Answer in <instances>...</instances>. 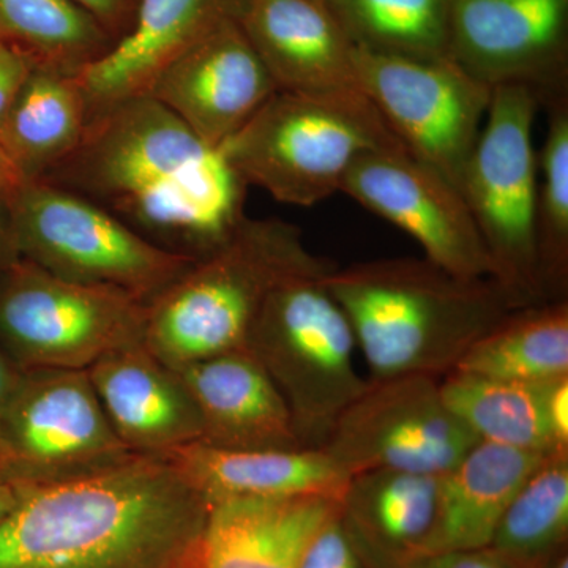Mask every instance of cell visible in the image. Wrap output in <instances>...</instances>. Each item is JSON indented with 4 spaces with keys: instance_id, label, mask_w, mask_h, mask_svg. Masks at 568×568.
Wrapping results in <instances>:
<instances>
[{
    "instance_id": "obj_11",
    "label": "cell",
    "mask_w": 568,
    "mask_h": 568,
    "mask_svg": "<svg viewBox=\"0 0 568 568\" xmlns=\"http://www.w3.org/2000/svg\"><path fill=\"white\" fill-rule=\"evenodd\" d=\"M477 443L448 409L440 379L398 376L368 379L321 450L347 478L381 469L440 476Z\"/></svg>"
},
{
    "instance_id": "obj_19",
    "label": "cell",
    "mask_w": 568,
    "mask_h": 568,
    "mask_svg": "<svg viewBox=\"0 0 568 568\" xmlns=\"http://www.w3.org/2000/svg\"><path fill=\"white\" fill-rule=\"evenodd\" d=\"M201 425V443L237 450H294L293 414L274 381L250 351H234L179 369Z\"/></svg>"
},
{
    "instance_id": "obj_16",
    "label": "cell",
    "mask_w": 568,
    "mask_h": 568,
    "mask_svg": "<svg viewBox=\"0 0 568 568\" xmlns=\"http://www.w3.org/2000/svg\"><path fill=\"white\" fill-rule=\"evenodd\" d=\"M278 92L237 18L227 17L194 41L151 93L212 148L237 133Z\"/></svg>"
},
{
    "instance_id": "obj_35",
    "label": "cell",
    "mask_w": 568,
    "mask_h": 568,
    "mask_svg": "<svg viewBox=\"0 0 568 568\" xmlns=\"http://www.w3.org/2000/svg\"><path fill=\"white\" fill-rule=\"evenodd\" d=\"M74 3L91 13L104 31L118 29L132 10V0H73Z\"/></svg>"
},
{
    "instance_id": "obj_36",
    "label": "cell",
    "mask_w": 568,
    "mask_h": 568,
    "mask_svg": "<svg viewBox=\"0 0 568 568\" xmlns=\"http://www.w3.org/2000/svg\"><path fill=\"white\" fill-rule=\"evenodd\" d=\"M9 194L10 192L0 193V271L20 257L17 245H14Z\"/></svg>"
},
{
    "instance_id": "obj_31",
    "label": "cell",
    "mask_w": 568,
    "mask_h": 568,
    "mask_svg": "<svg viewBox=\"0 0 568 568\" xmlns=\"http://www.w3.org/2000/svg\"><path fill=\"white\" fill-rule=\"evenodd\" d=\"M301 568H372L343 525L339 508L313 538Z\"/></svg>"
},
{
    "instance_id": "obj_37",
    "label": "cell",
    "mask_w": 568,
    "mask_h": 568,
    "mask_svg": "<svg viewBox=\"0 0 568 568\" xmlns=\"http://www.w3.org/2000/svg\"><path fill=\"white\" fill-rule=\"evenodd\" d=\"M21 376L22 369L18 368L9 355L3 353L2 347H0V424H2L7 407H9L11 398H13L18 384H20Z\"/></svg>"
},
{
    "instance_id": "obj_21",
    "label": "cell",
    "mask_w": 568,
    "mask_h": 568,
    "mask_svg": "<svg viewBox=\"0 0 568 568\" xmlns=\"http://www.w3.org/2000/svg\"><path fill=\"white\" fill-rule=\"evenodd\" d=\"M162 458L209 506L245 497L327 496L339 500L349 480L321 448L237 450L200 440Z\"/></svg>"
},
{
    "instance_id": "obj_33",
    "label": "cell",
    "mask_w": 568,
    "mask_h": 568,
    "mask_svg": "<svg viewBox=\"0 0 568 568\" xmlns=\"http://www.w3.org/2000/svg\"><path fill=\"white\" fill-rule=\"evenodd\" d=\"M31 70L32 65L24 55L0 44V126Z\"/></svg>"
},
{
    "instance_id": "obj_34",
    "label": "cell",
    "mask_w": 568,
    "mask_h": 568,
    "mask_svg": "<svg viewBox=\"0 0 568 568\" xmlns=\"http://www.w3.org/2000/svg\"><path fill=\"white\" fill-rule=\"evenodd\" d=\"M547 420L559 450H568V376L548 384Z\"/></svg>"
},
{
    "instance_id": "obj_25",
    "label": "cell",
    "mask_w": 568,
    "mask_h": 568,
    "mask_svg": "<svg viewBox=\"0 0 568 568\" xmlns=\"http://www.w3.org/2000/svg\"><path fill=\"white\" fill-rule=\"evenodd\" d=\"M454 372L526 384L568 376V301L515 310L469 347Z\"/></svg>"
},
{
    "instance_id": "obj_22",
    "label": "cell",
    "mask_w": 568,
    "mask_h": 568,
    "mask_svg": "<svg viewBox=\"0 0 568 568\" xmlns=\"http://www.w3.org/2000/svg\"><path fill=\"white\" fill-rule=\"evenodd\" d=\"M439 476L368 470L347 480L339 518L372 568H402L424 555L435 528Z\"/></svg>"
},
{
    "instance_id": "obj_7",
    "label": "cell",
    "mask_w": 568,
    "mask_h": 568,
    "mask_svg": "<svg viewBox=\"0 0 568 568\" xmlns=\"http://www.w3.org/2000/svg\"><path fill=\"white\" fill-rule=\"evenodd\" d=\"M9 203L20 257L69 282L149 304L196 260L152 244L100 205L44 181L21 182Z\"/></svg>"
},
{
    "instance_id": "obj_15",
    "label": "cell",
    "mask_w": 568,
    "mask_h": 568,
    "mask_svg": "<svg viewBox=\"0 0 568 568\" xmlns=\"http://www.w3.org/2000/svg\"><path fill=\"white\" fill-rule=\"evenodd\" d=\"M235 18L280 92L375 108L358 78L357 44L331 0H242Z\"/></svg>"
},
{
    "instance_id": "obj_24",
    "label": "cell",
    "mask_w": 568,
    "mask_h": 568,
    "mask_svg": "<svg viewBox=\"0 0 568 568\" xmlns=\"http://www.w3.org/2000/svg\"><path fill=\"white\" fill-rule=\"evenodd\" d=\"M88 122L78 74L32 69L0 126V152L21 182L40 181L78 148Z\"/></svg>"
},
{
    "instance_id": "obj_6",
    "label": "cell",
    "mask_w": 568,
    "mask_h": 568,
    "mask_svg": "<svg viewBox=\"0 0 568 568\" xmlns=\"http://www.w3.org/2000/svg\"><path fill=\"white\" fill-rule=\"evenodd\" d=\"M220 149L246 186L282 204L313 207L339 192L358 156L405 148L375 108L278 91Z\"/></svg>"
},
{
    "instance_id": "obj_38",
    "label": "cell",
    "mask_w": 568,
    "mask_h": 568,
    "mask_svg": "<svg viewBox=\"0 0 568 568\" xmlns=\"http://www.w3.org/2000/svg\"><path fill=\"white\" fill-rule=\"evenodd\" d=\"M22 487H24V484H21V481H10L0 478V519L6 517L11 508L17 506L21 497Z\"/></svg>"
},
{
    "instance_id": "obj_27",
    "label": "cell",
    "mask_w": 568,
    "mask_h": 568,
    "mask_svg": "<svg viewBox=\"0 0 568 568\" xmlns=\"http://www.w3.org/2000/svg\"><path fill=\"white\" fill-rule=\"evenodd\" d=\"M0 44L32 69L78 74L110 50L106 31L73 0H0Z\"/></svg>"
},
{
    "instance_id": "obj_13",
    "label": "cell",
    "mask_w": 568,
    "mask_h": 568,
    "mask_svg": "<svg viewBox=\"0 0 568 568\" xmlns=\"http://www.w3.org/2000/svg\"><path fill=\"white\" fill-rule=\"evenodd\" d=\"M339 192L409 234L425 260L459 278H495L496 271L465 197L405 149L355 160Z\"/></svg>"
},
{
    "instance_id": "obj_9",
    "label": "cell",
    "mask_w": 568,
    "mask_h": 568,
    "mask_svg": "<svg viewBox=\"0 0 568 568\" xmlns=\"http://www.w3.org/2000/svg\"><path fill=\"white\" fill-rule=\"evenodd\" d=\"M145 302L18 257L0 271V347L22 372L88 369L144 342Z\"/></svg>"
},
{
    "instance_id": "obj_4",
    "label": "cell",
    "mask_w": 568,
    "mask_h": 568,
    "mask_svg": "<svg viewBox=\"0 0 568 568\" xmlns=\"http://www.w3.org/2000/svg\"><path fill=\"white\" fill-rule=\"evenodd\" d=\"M323 261L306 248L295 224L245 216L226 241L149 302L144 345L174 372L246 349L276 284Z\"/></svg>"
},
{
    "instance_id": "obj_29",
    "label": "cell",
    "mask_w": 568,
    "mask_h": 568,
    "mask_svg": "<svg viewBox=\"0 0 568 568\" xmlns=\"http://www.w3.org/2000/svg\"><path fill=\"white\" fill-rule=\"evenodd\" d=\"M548 123L537 153V260L545 302L568 301V91L541 100Z\"/></svg>"
},
{
    "instance_id": "obj_17",
    "label": "cell",
    "mask_w": 568,
    "mask_h": 568,
    "mask_svg": "<svg viewBox=\"0 0 568 568\" xmlns=\"http://www.w3.org/2000/svg\"><path fill=\"white\" fill-rule=\"evenodd\" d=\"M242 0H138L121 39L78 73L89 119L145 97L171 63L216 22L237 17Z\"/></svg>"
},
{
    "instance_id": "obj_2",
    "label": "cell",
    "mask_w": 568,
    "mask_h": 568,
    "mask_svg": "<svg viewBox=\"0 0 568 568\" xmlns=\"http://www.w3.org/2000/svg\"><path fill=\"white\" fill-rule=\"evenodd\" d=\"M209 508L155 455L24 484L0 519V568H185Z\"/></svg>"
},
{
    "instance_id": "obj_42",
    "label": "cell",
    "mask_w": 568,
    "mask_h": 568,
    "mask_svg": "<svg viewBox=\"0 0 568 568\" xmlns=\"http://www.w3.org/2000/svg\"><path fill=\"white\" fill-rule=\"evenodd\" d=\"M185 568H196V566H194V560H192V562H190L189 566H186Z\"/></svg>"
},
{
    "instance_id": "obj_5",
    "label": "cell",
    "mask_w": 568,
    "mask_h": 568,
    "mask_svg": "<svg viewBox=\"0 0 568 568\" xmlns=\"http://www.w3.org/2000/svg\"><path fill=\"white\" fill-rule=\"evenodd\" d=\"M334 267L325 260L276 284L246 343L283 395L305 448L324 446L368 384L355 368L353 327L324 283Z\"/></svg>"
},
{
    "instance_id": "obj_39",
    "label": "cell",
    "mask_w": 568,
    "mask_h": 568,
    "mask_svg": "<svg viewBox=\"0 0 568 568\" xmlns=\"http://www.w3.org/2000/svg\"><path fill=\"white\" fill-rule=\"evenodd\" d=\"M21 179L9 163V160L0 152V193H9L20 185Z\"/></svg>"
},
{
    "instance_id": "obj_8",
    "label": "cell",
    "mask_w": 568,
    "mask_h": 568,
    "mask_svg": "<svg viewBox=\"0 0 568 568\" xmlns=\"http://www.w3.org/2000/svg\"><path fill=\"white\" fill-rule=\"evenodd\" d=\"M540 106V93L529 85L493 88L462 185L496 280L519 308L547 304L538 275V163L532 141Z\"/></svg>"
},
{
    "instance_id": "obj_10",
    "label": "cell",
    "mask_w": 568,
    "mask_h": 568,
    "mask_svg": "<svg viewBox=\"0 0 568 568\" xmlns=\"http://www.w3.org/2000/svg\"><path fill=\"white\" fill-rule=\"evenodd\" d=\"M355 65L365 95L399 144L462 193L493 89L450 58H402L357 44Z\"/></svg>"
},
{
    "instance_id": "obj_23",
    "label": "cell",
    "mask_w": 568,
    "mask_h": 568,
    "mask_svg": "<svg viewBox=\"0 0 568 568\" xmlns=\"http://www.w3.org/2000/svg\"><path fill=\"white\" fill-rule=\"evenodd\" d=\"M547 455L478 440L439 476L435 528L422 556L489 547L508 504Z\"/></svg>"
},
{
    "instance_id": "obj_18",
    "label": "cell",
    "mask_w": 568,
    "mask_h": 568,
    "mask_svg": "<svg viewBox=\"0 0 568 568\" xmlns=\"http://www.w3.org/2000/svg\"><path fill=\"white\" fill-rule=\"evenodd\" d=\"M88 375L112 429L133 454L162 457L203 439L200 414L178 372L144 342L103 355Z\"/></svg>"
},
{
    "instance_id": "obj_40",
    "label": "cell",
    "mask_w": 568,
    "mask_h": 568,
    "mask_svg": "<svg viewBox=\"0 0 568 568\" xmlns=\"http://www.w3.org/2000/svg\"><path fill=\"white\" fill-rule=\"evenodd\" d=\"M538 568H568V549H564L562 552H559L555 558L549 559L548 562Z\"/></svg>"
},
{
    "instance_id": "obj_14",
    "label": "cell",
    "mask_w": 568,
    "mask_h": 568,
    "mask_svg": "<svg viewBox=\"0 0 568 568\" xmlns=\"http://www.w3.org/2000/svg\"><path fill=\"white\" fill-rule=\"evenodd\" d=\"M568 0H452L448 58L488 88L568 91Z\"/></svg>"
},
{
    "instance_id": "obj_28",
    "label": "cell",
    "mask_w": 568,
    "mask_h": 568,
    "mask_svg": "<svg viewBox=\"0 0 568 568\" xmlns=\"http://www.w3.org/2000/svg\"><path fill=\"white\" fill-rule=\"evenodd\" d=\"M489 548L530 568L568 549V450L551 452L526 478Z\"/></svg>"
},
{
    "instance_id": "obj_1",
    "label": "cell",
    "mask_w": 568,
    "mask_h": 568,
    "mask_svg": "<svg viewBox=\"0 0 568 568\" xmlns=\"http://www.w3.org/2000/svg\"><path fill=\"white\" fill-rule=\"evenodd\" d=\"M40 181L185 256L212 252L246 216L248 186L222 149L205 144L151 95L92 115L78 148Z\"/></svg>"
},
{
    "instance_id": "obj_12",
    "label": "cell",
    "mask_w": 568,
    "mask_h": 568,
    "mask_svg": "<svg viewBox=\"0 0 568 568\" xmlns=\"http://www.w3.org/2000/svg\"><path fill=\"white\" fill-rule=\"evenodd\" d=\"M93 390L88 369L22 372L0 424L7 480H59L132 457Z\"/></svg>"
},
{
    "instance_id": "obj_20",
    "label": "cell",
    "mask_w": 568,
    "mask_h": 568,
    "mask_svg": "<svg viewBox=\"0 0 568 568\" xmlns=\"http://www.w3.org/2000/svg\"><path fill=\"white\" fill-rule=\"evenodd\" d=\"M339 508L327 496L245 497L209 508L196 568H301L316 534Z\"/></svg>"
},
{
    "instance_id": "obj_30",
    "label": "cell",
    "mask_w": 568,
    "mask_h": 568,
    "mask_svg": "<svg viewBox=\"0 0 568 568\" xmlns=\"http://www.w3.org/2000/svg\"><path fill=\"white\" fill-rule=\"evenodd\" d=\"M351 39L410 59L448 58L452 0H331Z\"/></svg>"
},
{
    "instance_id": "obj_3",
    "label": "cell",
    "mask_w": 568,
    "mask_h": 568,
    "mask_svg": "<svg viewBox=\"0 0 568 568\" xmlns=\"http://www.w3.org/2000/svg\"><path fill=\"white\" fill-rule=\"evenodd\" d=\"M364 355L369 381L443 379L515 304L495 278L466 280L416 257H388L324 276Z\"/></svg>"
},
{
    "instance_id": "obj_32",
    "label": "cell",
    "mask_w": 568,
    "mask_h": 568,
    "mask_svg": "<svg viewBox=\"0 0 568 568\" xmlns=\"http://www.w3.org/2000/svg\"><path fill=\"white\" fill-rule=\"evenodd\" d=\"M402 568H530L517 560L508 559L493 548L467 549V551L436 552L418 556Z\"/></svg>"
},
{
    "instance_id": "obj_26",
    "label": "cell",
    "mask_w": 568,
    "mask_h": 568,
    "mask_svg": "<svg viewBox=\"0 0 568 568\" xmlns=\"http://www.w3.org/2000/svg\"><path fill=\"white\" fill-rule=\"evenodd\" d=\"M548 384L514 383L452 372L440 379V394L448 409L478 440L551 454L559 448L547 420Z\"/></svg>"
},
{
    "instance_id": "obj_41",
    "label": "cell",
    "mask_w": 568,
    "mask_h": 568,
    "mask_svg": "<svg viewBox=\"0 0 568 568\" xmlns=\"http://www.w3.org/2000/svg\"><path fill=\"white\" fill-rule=\"evenodd\" d=\"M0 478H3V480H7V478H6V470H3L2 463H0Z\"/></svg>"
}]
</instances>
